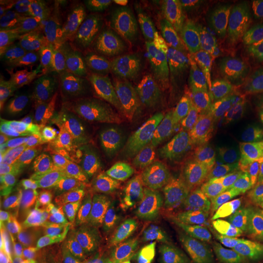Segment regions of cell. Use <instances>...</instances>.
Returning a JSON list of instances; mask_svg holds the SVG:
<instances>
[{
	"label": "cell",
	"instance_id": "1",
	"mask_svg": "<svg viewBox=\"0 0 263 263\" xmlns=\"http://www.w3.org/2000/svg\"><path fill=\"white\" fill-rule=\"evenodd\" d=\"M258 48L249 35L217 39L179 101L201 123L218 121L244 93L258 62Z\"/></svg>",
	"mask_w": 263,
	"mask_h": 263
},
{
	"label": "cell",
	"instance_id": "2",
	"mask_svg": "<svg viewBox=\"0 0 263 263\" xmlns=\"http://www.w3.org/2000/svg\"><path fill=\"white\" fill-rule=\"evenodd\" d=\"M149 217L161 251L174 254L210 242L221 232V199L163 178L147 188Z\"/></svg>",
	"mask_w": 263,
	"mask_h": 263
},
{
	"label": "cell",
	"instance_id": "3",
	"mask_svg": "<svg viewBox=\"0 0 263 263\" xmlns=\"http://www.w3.org/2000/svg\"><path fill=\"white\" fill-rule=\"evenodd\" d=\"M149 216L147 197L122 182L108 184L85 205L80 234L85 262L123 252L143 230Z\"/></svg>",
	"mask_w": 263,
	"mask_h": 263
},
{
	"label": "cell",
	"instance_id": "4",
	"mask_svg": "<svg viewBox=\"0 0 263 263\" xmlns=\"http://www.w3.org/2000/svg\"><path fill=\"white\" fill-rule=\"evenodd\" d=\"M162 140L166 178L197 192H218L219 172L211 140L196 124L185 120L167 103L149 118Z\"/></svg>",
	"mask_w": 263,
	"mask_h": 263
},
{
	"label": "cell",
	"instance_id": "5",
	"mask_svg": "<svg viewBox=\"0 0 263 263\" xmlns=\"http://www.w3.org/2000/svg\"><path fill=\"white\" fill-rule=\"evenodd\" d=\"M216 41L213 18L206 10H193L177 24L163 57L156 64L160 107L180 100Z\"/></svg>",
	"mask_w": 263,
	"mask_h": 263
},
{
	"label": "cell",
	"instance_id": "6",
	"mask_svg": "<svg viewBox=\"0 0 263 263\" xmlns=\"http://www.w3.org/2000/svg\"><path fill=\"white\" fill-rule=\"evenodd\" d=\"M106 76L120 106L137 121L149 120L160 108L156 65L151 59L143 22L114 55Z\"/></svg>",
	"mask_w": 263,
	"mask_h": 263
},
{
	"label": "cell",
	"instance_id": "7",
	"mask_svg": "<svg viewBox=\"0 0 263 263\" xmlns=\"http://www.w3.org/2000/svg\"><path fill=\"white\" fill-rule=\"evenodd\" d=\"M45 104L66 129H95L107 116L122 108L103 72L60 85Z\"/></svg>",
	"mask_w": 263,
	"mask_h": 263
},
{
	"label": "cell",
	"instance_id": "8",
	"mask_svg": "<svg viewBox=\"0 0 263 263\" xmlns=\"http://www.w3.org/2000/svg\"><path fill=\"white\" fill-rule=\"evenodd\" d=\"M128 37V27L116 5L106 0H80L72 41L83 43L100 60L106 74L116 51Z\"/></svg>",
	"mask_w": 263,
	"mask_h": 263
},
{
	"label": "cell",
	"instance_id": "9",
	"mask_svg": "<svg viewBox=\"0 0 263 263\" xmlns=\"http://www.w3.org/2000/svg\"><path fill=\"white\" fill-rule=\"evenodd\" d=\"M100 171L103 170L99 164L93 173L81 177H71L70 173L61 172L43 177L35 182L21 178L26 186L24 200L43 222L50 221L76 209L83 200L94 195L95 184L101 179Z\"/></svg>",
	"mask_w": 263,
	"mask_h": 263
},
{
	"label": "cell",
	"instance_id": "10",
	"mask_svg": "<svg viewBox=\"0 0 263 263\" xmlns=\"http://www.w3.org/2000/svg\"><path fill=\"white\" fill-rule=\"evenodd\" d=\"M211 147L218 172L230 184L263 189V143L239 130L222 129Z\"/></svg>",
	"mask_w": 263,
	"mask_h": 263
},
{
	"label": "cell",
	"instance_id": "11",
	"mask_svg": "<svg viewBox=\"0 0 263 263\" xmlns=\"http://www.w3.org/2000/svg\"><path fill=\"white\" fill-rule=\"evenodd\" d=\"M67 130L49 112L47 104L39 105L20 117L0 137L2 151L17 162L51 145Z\"/></svg>",
	"mask_w": 263,
	"mask_h": 263
},
{
	"label": "cell",
	"instance_id": "12",
	"mask_svg": "<svg viewBox=\"0 0 263 263\" xmlns=\"http://www.w3.org/2000/svg\"><path fill=\"white\" fill-rule=\"evenodd\" d=\"M54 42L35 25L15 28L0 44V77L42 71Z\"/></svg>",
	"mask_w": 263,
	"mask_h": 263
},
{
	"label": "cell",
	"instance_id": "13",
	"mask_svg": "<svg viewBox=\"0 0 263 263\" xmlns=\"http://www.w3.org/2000/svg\"><path fill=\"white\" fill-rule=\"evenodd\" d=\"M55 89L43 70L0 77V137L20 117L47 101Z\"/></svg>",
	"mask_w": 263,
	"mask_h": 263
},
{
	"label": "cell",
	"instance_id": "14",
	"mask_svg": "<svg viewBox=\"0 0 263 263\" xmlns=\"http://www.w3.org/2000/svg\"><path fill=\"white\" fill-rule=\"evenodd\" d=\"M166 178L162 140L150 120H134L122 182L137 180L149 186Z\"/></svg>",
	"mask_w": 263,
	"mask_h": 263
},
{
	"label": "cell",
	"instance_id": "15",
	"mask_svg": "<svg viewBox=\"0 0 263 263\" xmlns=\"http://www.w3.org/2000/svg\"><path fill=\"white\" fill-rule=\"evenodd\" d=\"M218 194L239 239L263 252V189L228 183Z\"/></svg>",
	"mask_w": 263,
	"mask_h": 263
},
{
	"label": "cell",
	"instance_id": "16",
	"mask_svg": "<svg viewBox=\"0 0 263 263\" xmlns=\"http://www.w3.org/2000/svg\"><path fill=\"white\" fill-rule=\"evenodd\" d=\"M99 150L97 129H68L60 139L15 162L21 177L49 167L73 166L89 160Z\"/></svg>",
	"mask_w": 263,
	"mask_h": 263
},
{
	"label": "cell",
	"instance_id": "17",
	"mask_svg": "<svg viewBox=\"0 0 263 263\" xmlns=\"http://www.w3.org/2000/svg\"><path fill=\"white\" fill-rule=\"evenodd\" d=\"M42 218L25 200L16 201L6 190L0 196V263H12L25 242L33 239Z\"/></svg>",
	"mask_w": 263,
	"mask_h": 263
},
{
	"label": "cell",
	"instance_id": "18",
	"mask_svg": "<svg viewBox=\"0 0 263 263\" xmlns=\"http://www.w3.org/2000/svg\"><path fill=\"white\" fill-rule=\"evenodd\" d=\"M136 117L121 108L107 116L95 128L98 133L100 167L107 173L110 183H120L129 150L132 129Z\"/></svg>",
	"mask_w": 263,
	"mask_h": 263
},
{
	"label": "cell",
	"instance_id": "19",
	"mask_svg": "<svg viewBox=\"0 0 263 263\" xmlns=\"http://www.w3.org/2000/svg\"><path fill=\"white\" fill-rule=\"evenodd\" d=\"M43 72L52 87L58 88L103 71L99 58L83 43L55 39Z\"/></svg>",
	"mask_w": 263,
	"mask_h": 263
},
{
	"label": "cell",
	"instance_id": "20",
	"mask_svg": "<svg viewBox=\"0 0 263 263\" xmlns=\"http://www.w3.org/2000/svg\"><path fill=\"white\" fill-rule=\"evenodd\" d=\"M159 263H263V252L244 245L207 244L174 254H162Z\"/></svg>",
	"mask_w": 263,
	"mask_h": 263
},
{
	"label": "cell",
	"instance_id": "21",
	"mask_svg": "<svg viewBox=\"0 0 263 263\" xmlns=\"http://www.w3.org/2000/svg\"><path fill=\"white\" fill-rule=\"evenodd\" d=\"M82 252L80 235L55 233L26 245L12 263H74Z\"/></svg>",
	"mask_w": 263,
	"mask_h": 263
},
{
	"label": "cell",
	"instance_id": "22",
	"mask_svg": "<svg viewBox=\"0 0 263 263\" xmlns=\"http://www.w3.org/2000/svg\"><path fill=\"white\" fill-rule=\"evenodd\" d=\"M216 21L232 31H251L263 25V0H213Z\"/></svg>",
	"mask_w": 263,
	"mask_h": 263
},
{
	"label": "cell",
	"instance_id": "23",
	"mask_svg": "<svg viewBox=\"0 0 263 263\" xmlns=\"http://www.w3.org/2000/svg\"><path fill=\"white\" fill-rule=\"evenodd\" d=\"M80 0H47L38 6L34 16V25L49 37L60 41H72Z\"/></svg>",
	"mask_w": 263,
	"mask_h": 263
},
{
	"label": "cell",
	"instance_id": "24",
	"mask_svg": "<svg viewBox=\"0 0 263 263\" xmlns=\"http://www.w3.org/2000/svg\"><path fill=\"white\" fill-rule=\"evenodd\" d=\"M234 120L248 136L263 139V71L256 74L234 107Z\"/></svg>",
	"mask_w": 263,
	"mask_h": 263
},
{
	"label": "cell",
	"instance_id": "25",
	"mask_svg": "<svg viewBox=\"0 0 263 263\" xmlns=\"http://www.w3.org/2000/svg\"><path fill=\"white\" fill-rule=\"evenodd\" d=\"M37 2H2L0 14V44L5 42L15 28L27 25L34 18L38 6Z\"/></svg>",
	"mask_w": 263,
	"mask_h": 263
},
{
	"label": "cell",
	"instance_id": "26",
	"mask_svg": "<svg viewBox=\"0 0 263 263\" xmlns=\"http://www.w3.org/2000/svg\"><path fill=\"white\" fill-rule=\"evenodd\" d=\"M144 239H145V232L141 230L139 234L136 236V239L132 241V244L121 254L99 257L85 263H140Z\"/></svg>",
	"mask_w": 263,
	"mask_h": 263
},
{
	"label": "cell",
	"instance_id": "27",
	"mask_svg": "<svg viewBox=\"0 0 263 263\" xmlns=\"http://www.w3.org/2000/svg\"><path fill=\"white\" fill-rule=\"evenodd\" d=\"M157 263H159V262H157Z\"/></svg>",
	"mask_w": 263,
	"mask_h": 263
}]
</instances>
